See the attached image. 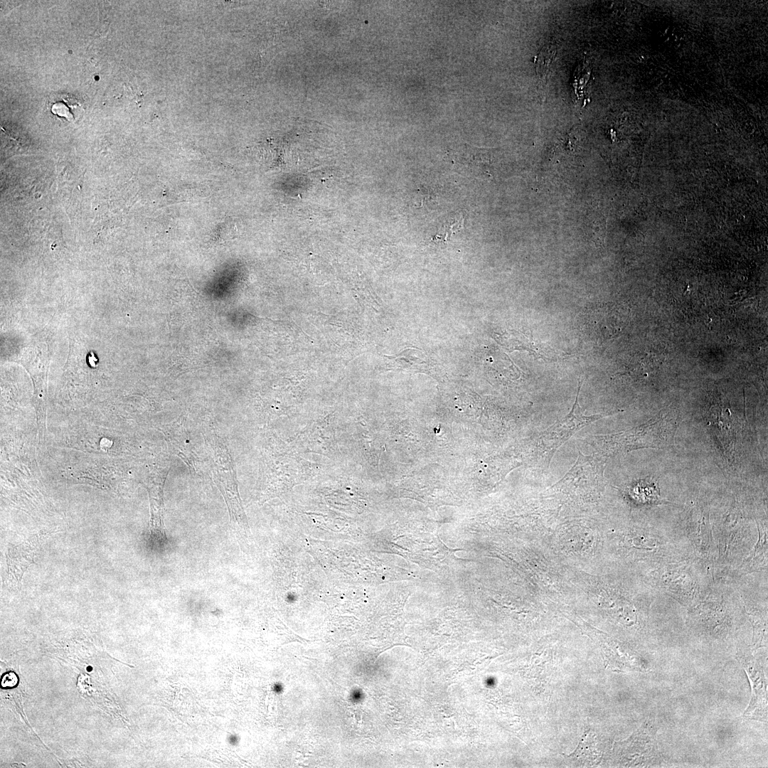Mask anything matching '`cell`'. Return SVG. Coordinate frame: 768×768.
<instances>
[{"instance_id":"6da1fadb","label":"cell","mask_w":768,"mask_h":768,"mask_svg":"<svg viewBox=\"0 0 768 768\" xmlns=\"http://www.w3.org/2000/svg\"><path fill=\"white\" fill-rule=\"evenodd\" d=\"M580 388L571 411L535 437V459L538 463L548 466L555 452L576 432L606 416L584 415L578 402Z\"/></svg>"},{"instance_id":"7a4b0ae2","label":"cell","mask_w":768,"mask_h":768,"mask_svg":"<svg viewBox=\"0 0 768 768\" xmlns=\"http://www.w3.org/2000/svg\"><path fill=\"white\" fill-rule=\"evenodd\" d=\"M40 538L36 534L18 545H9L6 553L7 575L14 584H20L24 572L33 562Z\"/></svg>"},{"instance_id":"3957f363","label":"cell","mask_w":768,"mask_h":768,"mask_svg":"<svg viewBox=\"0 0 768 768\" xmlns=\"http://www.w3.org/2000/svg\"><path fill=\"white\" fill-rule=\"evenodd\" d=\"M745 670L749 673L752 698L744 717L765 721L767 720V689L764 673L754 659L743 660Z\"/></svg>"},{"instance_id":"277c9868","label":"cell","mask_w":768,"mask_h":768,"mask_svg":"<svg viewBox=\"0 0 768 768\" xmlns=\"http://www.w3.org/2000/svg\"><path fill=\"white\" fill-rule=\"evenodd\" d=\"M461 151H462V154L458 152L459 155L457 157L459 164L462 163L469 167V170L473 174L491 176L490 171L488 169L490 165L488 152H486L484 149L479 150V149H474L471 146H465Z\"/></svg>"},{"instance_id":"5b68a950","label":"cell","mask_w":768,"mask_h":768,"mask_svg":"<svg viewBox=\"0 0 768 768\" xmlns=\"http://www.w3.org/2000/svg\"><path fill=\"white\" fill-rule=\"evenodd\" d=\"M634 499L643 503H658L660 492L656 483L646 479L640 480L630 489Z\"/></svg>"},{"instance_id":"8992f818","label":"cell","mask_w":768,"mask_h":768,"mask_svg":"<svg viewBox=\"0 0 768 768\" xmlns=\"http://www.w3.org/2000/svg\"><path fill=\"white\" fill-rule=\"evenodd\" d=\"M555 56V48L552 45L543 47L538 53L535 63V70L540 78L545 77Z\"/></svg>"}]
</instances>
